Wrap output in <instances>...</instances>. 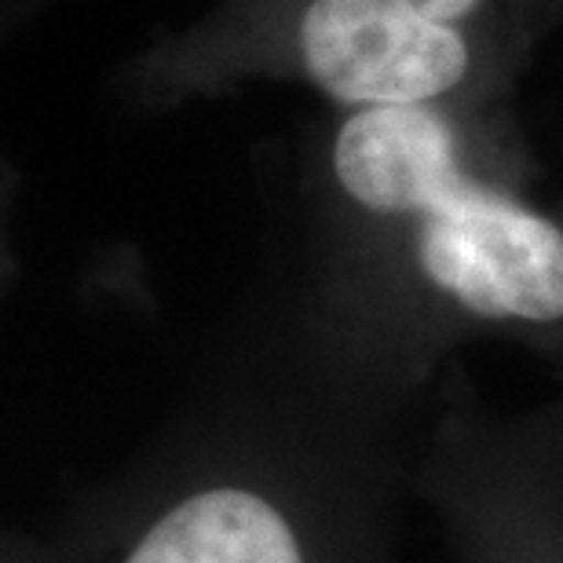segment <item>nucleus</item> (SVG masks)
<instances>
[{"mask_svg": "<svg viewBox=\"0 0 563 563\" xmlns=\"http://www.w3.org/2000/svg\"><path fill=\"white\" fill-rule=\"evenodd\" d=\"M358 308L344 380L424 413L450 347L498 333L563 374V212L476 162L443 107H366L336 129Z\"/></svg>", "mask_w": 563, "mask_h": 563, "instance_id": "f257e3e1", "label": "nucleus"}, {"mask_svg": "<svg viewBox=\"0 0 563 563\" xmlns=\"http://www.w3.org/2000/svg\"><path fill=\"white\" fill-rule=\"evenodd\" d=\"M421 418L336 380L300 424L206 439L146 494L110 563H399Z\"/></svg>", "mask_w": 563, "mask_h": 563, "instance_id": "f03ea898", "label": "nucleus"}, {"mask_svg": "<svg viewBox=\"0 0 563 563\" xmlns=\"http://www.w3.org/2000/svg\"><path fill=\"white\" fill-rule=\"evenodd\" d=\"M410 494L454 563H563V399L498 410L450 366L418 424Z\"/></svg>", "mask_w": 563, "mask_h": 563, "instance_id": "7ed1b4c3", "label": "nucleus"}, {"mask_svg": "<svg viewBox=\"0 0 563 563\" xmlns=\"http://www.w3.org/2000/svg\"><path fill=\"white\" fill-rule=\"evenodd\" d=\"M487 0H311L297 26L300 66L341 107H439L465 88V26Z\"/></svg>", "mask_w": 563, "mask_h": 563, "instance_id": "20e7f679", "label": "nucleus"}]
</instances>
